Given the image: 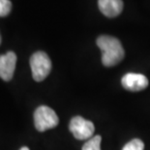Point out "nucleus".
Returning <instances> with one entry per match:
<instances>
[{
  "label": "nucleus",
  "instance_id": "f257e3e1",
  "mask_svg": "<svg viewBox=\"0 0 150 150\" xmlns=\"http://www.w3.org/2000/svg\"><path fill=\"white\" fill-rule=\"evenodd\" d=\"M96 42L102 51V62L105 66H114L123 60L125 52L117 38L110 35H101Z\"/></svg>",
  "mask_w": 150,
  "mask_h": 150
},
{
  "label": "nucleus",
  "instance_id": "f03ea898",
  "mask_svg": "<svg viewBox=\"0 0 150 150\" xmlns=\"http://www.w3.org/2000/svg\"><path fill=\"white\" fill-rule=\"evenodd\" d=\"M30 67L33 79L37 82H41L50 74L52 70V62L46 53L39 51L31 56Z\"/></svg>",
  "mask_w": 150,
  "mask_h": 150
},
{
  "label": "nucleus",
  "instance_id": "7ed1b4c3",
  "mask_svg": "<svg viewBox=\"0 0 150 150\" xmlns=\"http://www.w3.org/2000/svg\"><path fill=\"white\" fill-rule=\"evenodd\" d=\"M59 123L58 116L55 111L46 105H41L34 112L35 128L39 132H45L47 130L53 129Z\"/></svg>",
  "mask_w": 150,
  "mask_h": 150
},
{
  "label": "nucleus",
  "instance_id": "20e7f679",
  "mask_svg": "<svg viewBox=\"0 0 150 150\" xmlns=\"http://www.w3.org/2000/svg\"><path fill=\"white\" fill-rule=\"evenodd\" d=\"M69 129L76 139L87 140L93 136L95 126L91 121L85 120L81 116H76L70 121Z\"/></svg>",
  "mask_w": 150,
  "mask_h": 150
},
{
  "label": "nucleus",
  "instance_id": "39448f33",
  "mask_svg": "<svg viewBox=\"0 0 150 150\" xmlns=\"http://www.w3.org/2000/svg\"><path fill=\"white\" fill-rule=\"evenodd\" d=\"M123 88L131 92L142 91L148 86V79L139 73H127L121 79Z\"/></svg>",
  "mask_w": 150,
  "mask_h": 150
},
{
  "label": "nucleus",
  "instance_id": "423d86ee",
  "mask_svg": "<svg viewBox=\"0 0 150 150\" xmlns=\"http://www.w3.org/2000/svg\"><path fill=\"white\" fill-rule=\"evenodd\" d=\"M16 65L17 55L12 51L0 56V78L4 81H10L14 75Z\"/></svg>",
  "mask_w": 150,
  "mask_h": 150
},
{
  "label": "nucleus",
  "instance_id": "0eeeda50",
  "mask_svg": "<svg viewBox=\"0 0 150 150\" xmlns=\"http://www.w3.org/2000/svg\"><path fill=\"white\" fill-rule=\"evenodd\" d=\"M98 6L102 14L108 18H115L123 10L122 0H98Z\"/></svg>",
  "mask_w": 150,
  "mask_h": 150
},
{
  "label": "nucleus",
  "instance_id": "6e6552de",
  "mask_svg": "<svg viewBox=\"0 0 150 150\" xmlns=\"http://www.w3.org/2000/svg\"><path fill=\"white\" fill-rule=\"evenodd\" d=\"M101 136H94L87 139V141L82 146V150H101Z\"/></svg>",
  "mask_w": 150,
  "mask_h": 150
},
{
  "label": "nucleus",
  "instance_id": "1a4fd4ad",
  "mask_svg": "<svg viewBox=\"0 0 150 150\" xmlns=\"http://www.w3.org/2000/svg\"><path fill=\"white\" fill-rule=\"evenodd\" d=\"M144 149V143L142 140L139 139H134L131 141L127 142L122 150H143Z\"/></svg>",
  "mask_w": 150,
  "mask_h": 150
},
{
  "label": "nucleus",
  "instance_id": "9d476101",
  "mask_svg": "<svg viewBox=\"0 0 150 150\" xmlns=\"http://www.w3.org/2000/svg\"><path fill=\"white\" fill-rule=\"evenodd\" d=\"M12 3L10 0H0V17H6L11 13Z\"/></svg>",
  "mask_w": 150,
  "mask_h": 150
},
{
  "label": "nucleus",
  "instance_id": "9b49d317",
  "mask_svg": "<svg viewBox=\"0 0 150 150\" xmlns=\"http://www.w3.org/2000/svg\"><path fill=\"white\" fill-rule=\"evenodd\" d=\"M21 150H29V148L26 147V146H24V147H21Z\"/></svg>",
  "mask_w": 150,
  "mask_h": 150
},
{
  "label": "nucleus",
  "instance_id": "f8f14e48",
  "mask_svg": "<svg viewBox=\"0 0 150 150\" xmlns=\"http://www.w3.org/2000/svg\"><path fill=\"white\" fill-rule=\"evenodd\" d=\"M0 43H1V35H0Z\"/></svg>",
  "mask_w": 150,
  "mask_h": 150
}]
</instances>
